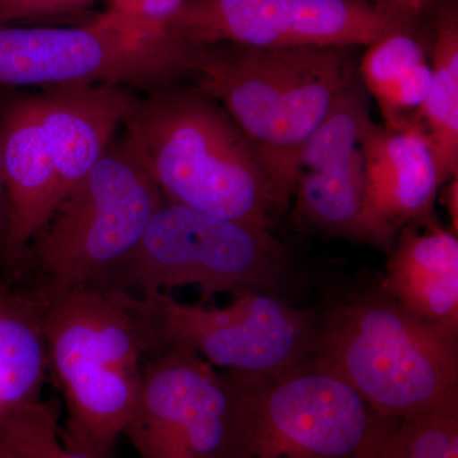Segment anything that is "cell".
Listing matches in <instances>:
<instances>
[{
  "instance_id": "83f0119b",
  "label": "cell",
  "mask_w": 458,
  "mask_h": 458,
  "mask_svg": "<svg viewBox=\"0 0 458 458\" xmlns=\"http://www.w3.org/2000/svg\"><path fill=\"white\" fill-rule=\"evenodd\" d=\"M64 458H93L89 454H83V452H75V454H68Z\"/></svg>"
},
{
  "instance_id": "7a4b0ae2",
  "label": "cell",
  "mask_w": 458,
  "mask_h": 458,
  "mask_svg": "<svg viewBox=\"0 0 458 458\" xmlns=\"http://www.w3.org/2000/svg\"><path fill=\"white\" fill-rule=\"evenodd\" d=\"M352 47H195V89L225 111L254 144L280 207L300 179L298 155L355 74Z\"/></svg>"
},
{
  "instance_id": "4fadbf2b",
  "label": "cell",
  "mask_w": 458,
  "mask_h": 458,
  "mask_svg": "<svg viewBox=\"0 0 458 458\" xmlns=\"http://www.w3.org/2000/svg\"><path fill=\"white\" fill-rule=\"evenodd\" d=\"M0 144L7 192L3 261L14 267L25 260L32 241L63 200L36 93L4 98L0 111Z\"/></svg>"
},
{
  "instance_id": "2e32d148",
  "label": "cell",
  "mask_w": 458,
  "mask_h": 458,
  "mask_svg": "<svg viewBox=\"0 0 458 458\" xmlns=\"http://www.w3.org/2000/svg\"><path fill=\"white\" fill-rule=\"evenodd\" d=\"M411 30L388 33L369 45L357 66L361 84L375 99L388 128L417 123L432 81L426 47Z\"/></svg>"
},
{
  "instance_id": "44dd1931",
  "label": "cell",
  "mask_w": 458,
  "mask_h": 458,
  "mask_svg": "<svg viewBox=\"0 0 458 458\" xmlns=\"http://www.w3.org/2000/svg\"><path fill=\"white\" fill-rule=\"evenodd\" d=\"M379 421L369 458H458L457 403Z\"/></svg>"
},
{
  "instance_id": "52a82bcc",
  "label": "cell",
  "mask_w": 458,
  "mask_h": 458,
  "mask_svg": "<svg viewBox=\"0 0 458 458\" xmlns=\"http://www.w3.org/2000/svg\"><path fill=\"white\" fill-rule=\"evenodd\" d=\"M285 269L283 247L270 231L165 201L131 254L96 285L138 298L195 285L209 298L221 292H270Z\"/></svg>"
},
{
  "instance_id": "ffe728a7",
  "label": "cell",
  "mask_w": 458,
  "mask_h": 458,
  "mask_svg": "<svg viewBox=\"0 0 458 458\" xmlns=\"http://www.w3.org/2000/svg\"><path fill=\"white\" fill-rule=\"evenodd\" d=\"M369 95L358 73L346 84L298 155V170L322 172L351 164L372 125Z\"/></svg>"
},
{
  "instance_id": "5b68a950",
  "label": "cell",
  "mask_w": 458,
  "mask_h": 458,
  "mask_svg": "<svg viewBox=\"0 0 458 458\" xmlns=\"http://www.w3.org/2000/svg\"><path fill=\"white\" fill-rule=\"evenodd\" d=\"M164 203L140 162L125 144L113 141L32 241L27 255L40 279L36 292L104 282L131 254Z\"/></svg>"
},
{
  "instance_id": "30bf717a",
  "label": "cell",
  "mask_w": 458,
  "mask_h": 458,
  "mask_svg": "<svg viewBox=\"0 0 458 458\" xmlns=\"http://www.w3.org/2000/svg\"><path fill=\"white\" fill-rule=\"evenodd\" d=\"M165 30L190 47H369L403 30L369 0H185Z\"/></svg>"
},
{
  "instance_id": "3957f363",
  "label": "cell",
  "mask_w": 458,
  "mask_h": 458,
  "mask_svg": "<svg viewBox=\"0 0 458 458\" xmlns=\"http://www.w3.org/2000/svg\"><path fill=\"white\" fill-rule=\"evenodd\" d=\"M310 363L351 386L379 418L457 403L458 337L382 293L344 302L318 322Z\"/></svg>"
},
{
  "instance_id": "8fae6325",
  "label": "cell",
  "mask_w": 458,
  "mask_h": 458,
  "mask_svg": "<svg viewBox=\"0 0 458 458\" xmlns=\"http://www.w3.org/2000/svg\"><path fill=\"white\" fill-rule=\"evenodd\" d=\"M131 420L155 458H212L229 442L240 445L232 382L188 346H165L144 363Z\"/></svg>"
},
{
  "instance_id": "9c48e42d",
  "label": "cell",
  "mask_w": 458,
  "mask_h": 458,
  "mask_svg": "<svg viewBox=\"0 0 458 458\" xmlns=\"http://www.w3.org/2000/svg\"><path fill=\"white\" fill-rule=\"evenodd\" d=\"M135 298L157 351L188 346L229 373L282 372L306 363L315 348L318 322L270 292H241L225 309L180 303L167 293Z\"/></svg>"
},
{
  "instance_id": "7c38bea8",
  "label": "cell",
  "mask_w": 458,
  "mask_h": 458,
  "mask_svg": "<svg viewBox=\"0 0 458 458\" xmlns=\"http://www.w3.org/2000/svg\"><path fill=\"white\" fill-rule=\"evenodd\" d=\"M360 150L369 246L390 254L403 228H427L437 223L434 205L441 185L436 161L417 123L401 129L373 123Z\"/></svg>"
},
{
  "instance_id": "7402d4cb",
  "label": "cell",
  "mask_w": 458,
  "mask_h": 458,
  "mask_svg": "<svg viewBox=\"0 0 458 458\" xmlns=\"http://www.w3.org/2000/svg\"><path fill=\"white\" fill-rule=\"evenodd\" d=\"M185 0H108L107 13L143 23L164 27Z\"/></svg>"
},
{
  "instance_id": "6da1fadb",
  "label": "cell",
  "mask_w": 458,
  "mask_h": 458,
  "mask_svg": "<svg viewBox=\"0 0 458 458\" xmlns=\"http://www.w3.org/2000/svg\"><path fill=\"white\" fill-rule=\"evenodd\" d=\"M123 126V143L165 203L270 231L276 189L254 144L212 98L171 84L137 98Z\"/></svg>"
},
{
  "instance_id": "cb8c5ba5",
  "label": "cell",
  "mask_w": 458,
  "mask_h": 458,
  "mask_svg": "<svg viewBox=\"0 0 458 458\" xmlns=\"http://www.w3.org/2000/svg\"><path fill=\"white\" fill-rule=\"evenodd\" d=\"M375 7L399 22L405 29H412L429 0H369Z\"/></svg>"
},
{
  "instance_id": "ba28073f",
  "label": "cell",
  "mask_w": 458,
  "mask_h": 458,
  "mask_svg": "<svg viewBox=\"0 0 458 458\" xmlns=\"http://www.w3.org/2000/svg\"><path fill=\"white\" fill-rule=\"evenodd\" d=\"M240 447L254 458H369L381 418L331 373L306 363L269 375L225 373Z\"/></svg>"
},
{
  "instance_id": "d4e9b609",
  "label": "cell",
  "mask_w": 458,
  "mask_h": 458,
  "mask_svg": "<svg viewBox=\"0 0 458 458\" xmlns=\"http://www.w3.org/2000/svg\"><path fill=\"white\" fill-rule=\"evenodd\" d=\"M3 101L4 98H0V111H2ZM5 232H7V192H5L2 144H0V260H3V254H4Z\"/></svg>"
},
{
  "instance_id": "8992f818",
  "label": "cell",
  "mask_w": 458,
  "mask_h": 458,
  "mask_svg": "<svg viewBox=\"0 0 458 458\" xmlns=\"http://www.w3.org/2000/svg\"><path fill=\"white\" fill-rule=\"evenodd\" d=\"M194 47L105 12L81 27L0 25V87L106 83L148 92L191 77Z\"/></svg>"
},
{
  "instance_id": "277c9868",
  "label": "cell",
  "mask_w": 458,
  "mask_h": 458,
  "mask_svg": "<svg viewBox=\"0 0 458 458\" xmlns=\"http://www.w3.org/2000/svg\"><path fill=\"white\" fill-rule=\"evenodd\" d=\"M42 297L47 372L78 426L108 436L131 421L144 358L157 352L152 331L135 297L119 289L83 285Z\"/></svg>"
},
{
  "instance_id": "e0dca14e",
  "label": "cell",
  "mask_w": 458,
  "mask_h": 458,
  "mask_svg": "<svg viewBox=\"0 0 458 458\" xmlns=\"http://www.w3.org/2000/svg\"><path fill=\"white\" fill-rule=\"evenodd\" d=\"M44 297L0 288V415L38 401L47 376Z\"/></svg>"
},
{
  "instance_id": "9a60e30c",
  "label": "cell",
  "mask_w": 458,
  "mask_h": 458,
  "mask_svg": "<svg viewBox=\"0 0 458 458\" xmlns=\"http://www.w3.org/2000/svg\"><path fill=\"white\" fill-rule=\"evenodd\" d=\"M384 292L419 318L458 335L457 234L406 227L390 252Z\"/></svg>"
},
{
  "instance_id": "ac0fdd59",
  "label": "cell",
  "mask_w": 458,
  "mask_h": 458,
  "mask_svg": "<svg viewBox=\"0 0 458 458\" xmlns=\"http://www.w3.org/2000/svg\"><path fill=\"white\" fill-rule=\"evenodd\" d=\"M417 123L436 161L439 185L458 176V14L442 9L432 49V81Z\"/></svg>"
},
{
  "instance_id": "5bb4252c",
  "label": "cell",
  "mask_w": 458,
  "mask_h": 458,
  "mask_svg": "<svg viewBox=\"0 0 458 458\" xmlns=\"http://www.w3.org/2000/svg\"><path fill=\"white\" fill-rule=\"evenodd\" d=\"M36 95L64 199L106 152L138 96L106 83L65 84Z\"/></svg>"
},
{
  "instance_id": "d6986e66",
  "label": "cell",
  "mask_w": 458,
  "mask_h": 458,
  "mask_svg": "<svg viewBox=\"0 0 458 458\" xmlns=\"http://www.w3.org/2000/svg\"><path fill=\"white\" fill-rule=\"evenodd\" d=\"M297 221L328 234L369 245L364 221V174L361 150L345 167L302 172L295 183Z\"/></svg>"
},
{
  "instance_id": "484cf974",
  "label": "cell",
  "mask_w": 458,
  "mask_h": 458,
  "mask_svg": "<svg viewBox=\"0 0 458 458\" xmlns=\"http://www.w3.org/2000/svg\"><path fill=\"white\" fill-rule=\"evenodd\" d=\"M445 203L448 205V212H450L452 219V229L454 233L457 234V223H458V183L456 179L448 181L447 189H445Z\"/></svg>"
},
{
  "instance_id": "603a6c76",
  "label": "cell",
  "mask_w": 458,
  "mask_h": 458,
  "mask_svg": "<svg viewBox=\"0 0 458 458\" xmlns=\"http://www.w3.org/2000/svg\"><path fill=\"white\" fill-rule=\"evenodd\" d=\"M57 0H0V25L55 17Z\"/></svg>"
},
{
  "instance_id": "4316f807",
  "label": "cell",
  "mask_w": 458,
  "mask_h": 458,
  "mask_svg": "<svg viewBox=\"0 0 458 458\" xmlns=\"http://www.w3.org/2000/svg\"><path fill=\"white\" fill-rule=\"evenodd\" d=\"M95 2L96 0H57L55 17L80 13L89 8Z\"/></svg>"
}]
</instances>
